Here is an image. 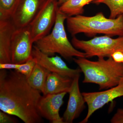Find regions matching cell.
<instances>
[{
    "mask_svg": "<svg viewBox=\"0 0 123 123\" xmlns=\"http://www.w3.org/2000/svg\"><path fill=\"white\" fill-rule=\"evenodd\" d=\"M15 29L11 19L0 20V63H11V43Z\"/></svg>",
    "mask_w": 123,
    "mask_h": 123,
    "instance_id": "cell-13",
    "label": "cell"
},
{
    "mask_svg": "<svg viewBox=\"0 0 123 123\" xmlns=\"http://www.w3.org/2000/svg\"><path fill=\"white\" fill-rule=\"evenodd\" d=\"M95 0H68L59 7V10L68 17L82 15L84 7Z\"/></svg>",
    "mask_w": 123,
    "mask_h": 123,
    "instance_id": "cell-16",
    "label": "cell"
},
{
    "mask_svg": "<svg viewBox=\"0 0 123 123\" xmlns=\"http://www.w3.org/2000/svg\"><path fill=\"white\" fill-rule=\"evenodd\" d=\"M32 56L36 63L50 72L58 74L73 79L80 76L81 70L80 68H70L59 56H50L41 51L35 46H33Z\"/></svg>",
    "mask_w": 123,
    "mask_h": 123,
    "instance_id": "cell-9",
    "label": "cell"
},
{
    "mask_svg": "<svg viewBox=\"0 0 123 123\" xmlns=\"http://www.w3.org/2000/svg\"><path fill=\"white\" fill-rule=\"evenodd\" d=\"M66 21L68 31L73 37L80 33L90 37L97 34L123 36V14L112 19L100 12L91 17L82 14L68 17Z\"/></svg>",
    "mask_w": 123,
    "mask_h": 123,
    "instance_id": "cell-3",
    "label": "cell"
},
{
    "mask_svg": "<svg viewBox=\"0 0 123 123\" xmlns=\"http://www.w3.org/2000/svg\"><path fill=\"white\" fill-rule=\"evenodd\" d=\"M71 43L75 48L85 53L86 58L109 57L117 51L123 52V36L113 38L105 35L94 37L88 40H81L74 36Z\"/></svg>",
    "mask_w": 123,
    "mask_h": 123,
    "instance_id": "cell-5",
    "label": "cell"
},
{
    "mask_svg": "<svg viewBox=\"0 0 123 123\" xmlns=\"http://www.w3.org/2000/svg\"><path fill=\"white\" fill-rule=\"evenodd\" d=\"M21 0H0V20L11 19Z\"/></svg>",
    "mask_w": 123,
    "mask_h": 123,
    "instance_id": "cell-18",
    "label": "cell"
},
{
    "mask_svg": "<svg viewBox=\"0 0 123 123\" xmlns=\"http://www.w3.org/2000/svg\"><path fill=\"white\" fill-rule=\"evenodd\" d=\"M67 92L43 95L39 100L37 110L40 115L52 123H64L60 115V108Z\"/></svg>",
    "mask_w": 123,
    "mask_h": 123,
    "instance_id": "cell-10",
    "label": "cell"
},
{
    "mask_svg": "<svg viewBox=\"0 0 123 123\" xmlns=\"http://www.w3.org/2000/svg\"><path fill=\"white\" fill-rule=\"evenodd\" d=\"M11 115L0 111V123H15L17 121Z\"/></svg>",
    "mask_w": 123,
    "mask_h": 123,
    "instance_id": "cell-20",
    "label": "cell"
},
{
    "mask_svg": "<svg viewBox=\"0 0 123 123\" xmlns=\"http://www.w3.org/2000/svg\"><path fill=\"white\" fill-rule=\"evenodd\" d=\"M73 79L56 73L50 72L47 77L42 93L46 95L64 92L68 93Z\"/></svg>",
    "mask_w": 123,
    "mask_h": 123,
    "instance_id": "cell-14",
    "label": "cell"
},
{
    "mask_svg": "<svg viewBox=\"0 0 123 123\" xmlns=\"http://www.w3.org/2000/svg\"><path fill=\"white\" fill-rule=\"evenodd\" d=\"M41 92L29 85L25 75L16 70L0 69V110L25 123L43 121L37 105Z\"/></svg>",
    "mask_w": 123,
    "mask_h": 123,
    "instance_id": "cell-1",
    "label": "cell"
},
{
    "mask_svg": "<svg viewBox=\"0 0 123 123\" xmlns=\"http://www.w3.org/2000/svg\"><path fill=\"white\" fill-rule=\"evenodd\" d=\"M122 80H123V78H122Z\"/></svg>",
    "mask_w": 123,
    "mask_h": 123,
    "instance_id": "cell-24",
    "label": "cell"
},
{
    "mask_svg": "<svg viewBox=\"0 0 123 123\" xmlns=\"http://www.w3.org/2000/svg\"><path fill=\"white\" fill-rule=\"evenodd\" d=\"M82 94L88 106L85 118L80 123H86L92 114L97 110L114 99L123 96V80L118 85L101 92H83Z\"/></svg>",
    "mask_w": 123,
    "mask_h": 123,
    "instance_id": "cell-8",
    "label": "cell"
},
{
    "mask_svg": "<svg viewBox=\"0 0 123 123\" xmlns=\"http://www.w3.org/2000/svg\"><path fill=\"white\" fill-rule=\"evenodd\" d=\"M33 43L29 26L15 29L11 43V63H23L31 58Z\"/></svg>",
    "mask_w": 123,
    "mask_h": 123,
    "instance_id": "cell-7",
    "label": "cell"
},
{
    "mask_svg": "<svg viewBox=\"0 0 123 123\" xmlns=\"http://www.w3.org/2000/svg\"><path fill=\"white\" fill-rule=\"evenodd\" d=\"M111 57L116 62L118 63H123V52L118 51L112 53Z\"/></svg>",
    "mask_w": 123,
    "mask_h": 123,
    "instance_id": "cell-22",
    "label": "cell"
},
{
    "mask_svg": "<svg viewBox=\"0 0 123 123\" xmlns=\"http://www.w3.org/2000/svg\"><path fill=\"white\" fill-rule=\"evenodd\" d=\"M67 18L59 9L51 31L36 42L35 45L42 52L50 56L57 53L66 59L74 57H86L85 53L75 48L68 38L64 26Z\"/></svg>",
    "mask_w": 123,
    "mask_h": 123,
    "instance_id": "cell-4",
    "label": "cell"
},
{
    "mask_svg": "<svg viewBox=\"0 0 123 123\" xmlns=\"http://www.w3.org/2000/svg\"></svg>",
    "mask_w": 123,
    "mask_h": 123,
    "instance_id": "cell-25",
    "label": "cell"
},
{
    "mask_svg": "<svg viewBox=\"0 0 123 123\" xmlns=\"http://www.w3.org/2000/svg\"><path fill=\"white\" fill-rule=\"evenodd\" d=\"M56 0L58 1L59 4L61 5L67 1L68 0Z\"/></svg>",
    "mask_w": 123,
    "mask_h": 123,
    "instance_id": "cell-23",
    "label": "cell"
},
{
    "mask_svg": "<svg viewBox=\"0 0 123 123\" xmlns=\"http://www.w3.org/2000/svg\"><path fill=\"white\" fill-rule=\"evenodd\" d=\"M111 123H123V108H118L111 120Z\"/></svg>",
    "mask_w": 123,
    "mask_h": 123,
    "instance_id": "cell-21",
    "label": "cell"
},
{
    "mask_svg": "<svg viewBox=\"0 0 123 123\" xmlns=\"http://www.w3.org/2000/svg\"><path fill=\"white\" fill-rule=\"evenodd\" d=\"M74 61L84 75V83L97 84L99 90L107 89L118 85L123 77V64L112 57H99L92 61L86 57H74Z\"/></svg>",
    "mask_w": 123,
    "mask_h": 123,
    "instance_id": "cell-2",
    "label": "cell"
},
{
    "mask_svg": "<svg viewBox=\"0 0 123 123\" xmlns=\"http://www.w3.org/2000/svg\"><path fill=\"white\" fill-rule=\"evenodd\" d=\"M59 5L56 0H47L29 25L34 43L50 33L56 20Z\"/></svg>",
    "mask_w": 123,
    "mask_h": 123,
    "instance_id": "cell-6",
    "label": "cell"
},
{
    "mask_svg": "<svg viewBox=\"0 0 123 123\" xmlns=\"http://www.w3.org/2000/svg\"><path fill=\"white\" fill-rule=\"evenodd\" d=\"M50 72L37 63L28 77L27 81L32 88L43 92L47 77Z\"/></svg>",
    "mask_w": 123,
    "mask_h": 123,
    "instance_id": "cell-15",
    "label": "cell"
},
{
    "mask_svg": "<svg viewBox=\"0 0 123 123\" xmlns=\"http://www.w3.org/2000/svg\"><path fill=\"white\" fill-rule=\"evenodd\" d=\"M80 76L73 79L69 91L68 105L62 117L64 123H72L79 117L85 108V100L79 88Z\"/></svg>",
    "mask_w": 123,
    "mask_h": 123,
    "instance_id": "cell-12",
    "label": "cell"
},
{
    "mask_svg": "<svg viewBox=\"0 0 123 123\" xmlns=\"http://www.w3.org/2000/svg\"><path fill=\"white\" fill-rule=\"evenodd\" d=\"M47 0H21L11 20L16 29L29 26Z\"/></svg>",
    "mask_w": 123,
    "mask_h": 123,
    "instance_id": "cell-11",
    "label": "cell"
},
{
    "mask_svg": "<svg viewBox=\"0 0 123 123\" xmlns=\"http://www.w3.org/2000/svg\"><path fill=\"white\" fill-rule=\"evenodd\" d=\"M93 2L106 5L110 9V18H115L123 14V0H95Z\"/></svg>",
    "mask_w": 123,
    "mask_h": 123,
    "instance_id": "cell-19",
    "label": "cell"
},
{
    "mask_svg": "<svg viewBox=\"0 0 123 123\" xmlns=\"http://www.w3.org/2000/svg\"><path fill=\"white\" fill-rule=\"evenodd\" d=\"M36 63L35 60L32 57L22 64L0 63V69L16 70L27 78L30 75Z\"/></svg>",
    "mask_w": 123,
    "mask_h": 123,
    "instance_id": "cell-17",
    "label": "cell"
}]
</instances>
